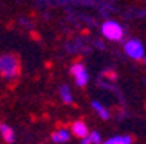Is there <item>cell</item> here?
Listing matches in <instances>:
<instances>
[{
  "instance_id": "obj_1",
  "label": "cell",
  "mask_w": 146,
  "mask_h": 144,
  "mask_svg": "<svg viewBox=\"0 0 146 144\" xmlns=\"http://www.w3.org/2000/svg\"><path fill=\"white\" fill-rule=\"evenodd\" d=\"M19 73V62L16 55L3 54L0 55V75L3 78H15Z\"/></svg>"
},
{
  "instance_id": "obj_2",
  "label": "cell",
  "mask_w": 146,
  "mask_h": 144,
  "mask_svg": "<svg viewBox=\"0 0 146 144\" xmlns=\"http://www.w3.org/2000/svg\"><path fill=\"white\" fill-rule=\"evenodd\" d=\"M102 35L110 41H121L124 36V29L116 21H105L102 24Z\"/></svg>"
},
{
  "instance_id": "obj_3",
  "label": "cell",
  "mask_w": 146,
  "mask_h": 144,
  "mask_svg": "<svg viewBox=\"0 0 146 144\" xmlns=\"http://www.w3.org/2000/svg\"><path fill=\"white\" fill-rule=\"evenodd\" d=\"M124 52L130 59H133V60H141V59H145V54H146L143 43L140 40H137V38H132V40L125 41L124 43Z\"/></svg>"
},
{
  "instance_id": "obj_4",
  "label": "cell",
  "mask_w": 146,
  "mask_h": 144,
  "mask_svg": "<svg viewBox=\"0 0 146 144\" xmlns=\"http://www.w3.org/2000/svg\"><path fill=\"white\" fill-rule=\"evenodd\" d=\"M70 73L73 75V78H75V83H76L78 87H84L86 84L89 83V73H88V68H86V67H84V63H81V62H78V63L72 65Z\"/></svg>"
},
{
  "instance_id": "obj_5",
  "label": "cell",
  "mask_w": 146,
  "mask_h": 144,
  "mask_svg": "<svg viewBox=\"0 0 146 144\" xmlns=\"http://www.w3.org/2000/svg\"><path fill=\"white\" fill-rule=\"evenodd\" d=\"M72 133L75 135V136H78V138H84L89 133V128L83 120H76V122L72 124Z\"/></svg>"
},
{
  "instance_id": "obj_6",
  "label": "cell",
  "mask_w": 146,
  "mask_h": 144,
  "mask_svg": "<svg viewBox=\"0 0 146 144\" xmlns=\"http://www.w3.org/2000/svg\"><path fill=\"white\" fill-rule=\"evenodd\" d=\"M70 131L68 130H65V128H60V130H57V131H54L52 133V136H51V139L54 141L56 144H62V143H67V141L70 139Z\"/></svg>"
},
{
  "instance_id": "obj_7",
  "label": "cell",
  "mask_w": 146,
  "mask_h": 144,
  "mask_svg": "<svg viewBox=\"0 0 146 144\" xmlns=\"http://www.w3.org/2000/svg\"><path fill=\"white\" fill-rule=\"evenodd\" d=\"M0 135H2V138H3L7 143H13L15 138H16L15 130L11 128L10 125H7V124H0Z\"/></svg>"
},
{
  "instance_id": "obj_8",
  "label": "cell",
  "mask_w": 146,
  "mask_h": 144,
  "mask_svg": "<svg viewBox=\"0 0 146 144\" xmlns=\"http://www.w3.org/2000/svg\"><path fill=\"white\" fill-rule=\"evenodd\" d=\"M92 108H94V111L99 114V117L100 119H103V120H106V119H110V112H108V109L103 106L100 101H97V100H94L92 101Z\"/></svg>"
},
{
  "instance_id": "obj_9",
  "label": "cell",
  "mask_w": 146,
  "mask_h": 144,
  "mask_svg": "<svg viewBox=\"0 0 146 144\" xmlns=\"http://www.w3.org/2000/svg\"><path fill=\"white\" fill-rule=\"evenodd\" d=\"M100 143H102V136H100L99 131H91L81 141V144H100Z\"/></svg>"
},
{
  "instance_id": "obj_10",
  "label": "cell",
  "mask_w": 146,
  "mask_h": 144,
  "mask_svg": "<svg viewBox=\"0 0 146 144\" xmlns=\"http://www.w3.org/2000/svg\"><path fill=\"white\" fill-rule=\"evenodd\" d=\"M59 95H60V98H62L64 103L70 104L73 101V95H72V89H70L67 84H64L60 89H59Z\"/></svg>"
},
{
  "instance_id": "obj_11",
  "label": "cell",
  "mask_w": 146,
  "mask_h": 144,
  "mask_svg": "<svg viewBox=\"0 0 146 144\" xmlns=\"http://www.w3.org/2000/svg\"><path fill=\"white\" fill-rule=\"evenodd\" d=\"M111 144H132V136H129V135L114 136V138H111Z\"/></svg>"
},
{
  "instance_id": "obj_12",
  "label": "cell",
  "mask_w": 146,
  "mask_h": 144,
  "mask_svg": "<svg viewBox=\"0 0 146 144\" xmlns=\"http://www.w3.org/2000/svg\"><path fill=\"white\" fill-rule=\"evenodd\" d=\"M145 65H146V60H145Z\"/></svg>"
}]
</instances>
